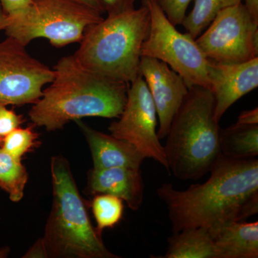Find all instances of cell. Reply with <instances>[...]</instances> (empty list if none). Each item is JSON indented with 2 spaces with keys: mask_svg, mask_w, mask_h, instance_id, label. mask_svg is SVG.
Returning a JSON list of instances; mask_svg holds the SVG:
<instances>
[{
  "mask_svg": "<svg viewBox=\"0 0 258 258\" xmlns=\"http://www.w3.org/2000/svg\"><path fill=\"white\" fill-rule=\"evenodd\" d=\"M91 208L96 229L101 233L103 230L112 228L119 223L123 218L124 205L123 200L108 194H98L93 198Z\"/></svg>",
  "mask_w": 258,
  "mask_h": 258,
  "instance_id": "cell-20",
  "label": "cell"
},
{
  "mask_svg": "<svg viewBox=\"0 0 258 258\" xmlns=\"http://www.w3.org/2000/svg\"><path fill=\"white\" fill-rule=\"evenodd\" d=\"M217 258H257L258 222L235 221L208 230Z\"/></svg>",
  "mask_w": 258,
  "mask_h": 258,
  "instance_id": "cell-15",
  "label": "cell"
},
{
  "mask_svg": "<svg viewBox=\"0 0 258 258\" xmlns=\"http://www.w3.org/2000/svg\"><path fill=\"white\" fill-rule=\"evenodd\" d=\"M118 120L108 130L117 139L126 141L169 172L164 146L157 135V113L147 83L141 75L129 85L126 103Z\"/></svg>",
  "mask_w": 258,
  "mask_h": 258,
  "instance_id": "cell-10",
  "label": "cell"
},
{
  "mask_svg": "<svg viewBox=\"0 0 258 258\" xmlns=\"http://www.w3.org/2000/svg\"><path fill=\"white\" fill-rule=\"evenodd\" d=\"M8 18L7 36L25 46L42 37L56 47L81 42L86 29L103 19L101 13L76 0H31L21 13Z\"/></svg>",
  "mask_w": 258,
  "mask_h": 258,
  "instance_id": "cell-6",
  "label": "cell"
},
{
  "mask_svg": "<svg viewBox=\"0 0 258 258\" xmlns=\"http://www.w3.org/2000/svg\"><path fill=\"white\" fill-rule=\"evenodd\" d=\"M254 19L258 20V0H242Z\"/></svg>",
  "mask_w": 258,
  "mask_h": 258,
  "instance_id": "cell-28",
  "label": "cell"
},
{
  "mask_svg": "<svg viewBox=\"0 0 258 258\" xmlns=\"http://www.w3.org/2000/svg\"><path fill=\"white\" fill-rule=\"evenodd\" d=\"M28 174L21 160L15 159L0 148V187L9 195L11 201L23 198Z\"/></svg>",
  "mask_w": 258,
  "mask_h": 258,
  "instance_id": "cell-19",
  "label": "cell"
},
{
  "mask_svg": "<svg viewBox=\"0 0 258 258\" xmlns=\"http://www.w3.org/2000/svg\"><path fill=\"white\" fill-rule=\"evenodd\" d=\"M196 42L210 60L240 63L257 57L258 20L244 3L218 13Z\"/></svg>",
  "mask_w": 258,
  "mask_h": 258,
  "instance_id": "cell-8",
  "label": "cell"
},
{
  "mask_svg": "<svg viewBox=\"0 0 258 258\" xmlns=\"http://www.w3.org/2000/svg\"><path fill=\"white\" fill-rule=\"evenodd\" d=\"M220 132L211 91L203 86L189 88L166 137L169 172L182 181L206 175L221 154Z\"/></svg>",
  "mask_w": 258,
  "mask_h": 258,
  "instance_id": "cell-3",
  "label": "cell"
},
{
  "mask_svg": "<svg viewBox=\"0 0 258 258\" xmlns=\"http://www.w3.org/2000/svg\"><path fill=\"white\" fill-rule=\"evenodd\" d=\"M105 13L118 14L134 9L136 0H101Z\"/></svg>",
  "mask_w": 258,
  "mask_h": 258,
  "instance_id": "cell-24",
  "label": "cell"
},
{
  "mask_svg": "<svg viewBox=\"0 0 258 258\" xmlns=\"http://www.w3.org/2000/svg\"><path fill=\"white\" fill-rule=\"evenodd\" d=\"M53 70L50 86L29 112L35 125L51 132L85 117L114 118L121 114L128 83L86 69L74 55L62 57Z\"/></svg>",
  "mask_w": 258,
  "mask_h": 258,
  "instance_id": "cell-2",
  "label": "cell"
},
{
  "mask_svg": "<svg viewBox=\"0 0 258 258\" xmlns=\"http://www.w3.org/2000/svg\"><path fill=\"white\" fill-rule=\"evenodd\" d=\"M30 3L31 0H0V4L8 18H13L21 13Z\"/></svg>",
  "mask_w": 258,
  "mask_h": 258,
  "instance_id": "cell-25",
  "label": "cell"
},
{
  "mask_svg": "<svg viewBox=\"0 0 258 258\" xmlns=\"http://www.w3.org/2000/svg\"><path fill=\"white\" fill-rule=\"evenodd\" d=\"M76 1L79 2L89 8L97 10L101 14L105 13L104 8H103L101 0H76Z\"/></svg>",
  "mask_w": 258,
  "mask_h": 258,
  "instance_id": "cell-27",
  "label": "cell"
},
{
  "mask_svg": "<svg viewBox=\"0 0 258 258\" xmlns=\"http://www.w3.org/2000/svg\"><path fill=\"white\" fill-rule=\"evenodd\" d=\"M210 90L215 98V118L220 121L240 98L258 86V57L240 63L210 60Z\"/></svg>",
  "mask_w": 258,
  "mask_h": 258,
  "instance_id": "cell-12",
  "label": "cell"
},
{
  "mask_svg": "<svg viewBox=\"0 0 258 258\" xmlns=\"http://www.w3.org/2000/svg\"><path fill=\"white\" fill-rule=\"evenodd\" d=\"M236 123L240 124L256 125L258 124V108L244 111L240 113Z\"/></svg>",
  "mask_w": 258,
  "mask_h": 258,
  "instance_id": "cell-26",
  "label": "cell"
},
{
  "mask_svg": "<svg viewBox=\"0 0 258 258\" xmlns=\"http://www.w3.org/2000/svg\"><path fill=\"white\" fill-rule=\"evenodd\" d=\"M242 3V0H195L191 12L181 25L194 39L201 35L220 12Z\"/></svg>",
  "mask_w": 258,
  "mask_h": 258,
  "instance_id": "cell-18",
  "label": "cell"
},
{
  "mask_svg": "<svg viewBox=\"0 0 258 258\" xmlns=\"http://www.w3.org/2000/svg\"><path fill=\"white\" fill-rule=\"evenodd\" d=\"M149 9L150 27L142 47V56L167 64L184 79L188 88L203 86L210 89V60L187 32L178 31L154 0H142Z\"/></svg>",
  "mask_w": 258,
  "mask_h": 258,
  "instance_id": "cell-7",
  "label": "cell"
},
{
  "mask_svg": "<svg viewBox=\"0 0 258 258\" xmlns=\"http://www.w3.org/2000/svg\"><path fill=\"white\" fill-rule=\"evenodd\" d=\"M221 154L235 159H252L258 155V124L235 123L228 128H220Z\"/></svg>",
  "mask_w": 258,
  "mask_h": 258,
  "instance_id": "cell-17",
  "label": "cell"
},
{
  "mask_svg": "<svg viewBox=\"0 0 258 258\" xmlns=\"http://www.w3.org/2000/svg\"><path fill=\"white\" fill-rule=\"evenodd\" d=\"M2 142H3V140L2 139H0V148L2 147Z\"/></svg>",
  "mask_w": 258,
  "mask_h": 258,
  "instance_id": "cell-30",
  "label": "cell"
},
{
  "mask_svg": "<svg viewBox=\"0 0 258 258\" xmlns=\"http://www.w3.org/2000/svg\"><path fill=\"white\" fill-rule=\"evenodd\" d=\"M164 258H217L210 231L202 227L186 228L168 237Z\"/></svg>",
  "mask_w": 258,
  "mask_h": 258,
  "instance_id": "cell-16",
  "label": "cell"
},
{
  "mask_svg": "<svg viewBox=\"0 0 258 258\" xmlns=\"http://www.w3.org/2000/svg\"><path fill=\"white\" fill-rule=\"evenodd\" d=\"M23 122V115L17 114L13 110L8 109L6 105L0 103V139L3 140Z\"/></svg>",
  "mask_w": 258,
  "mask_h": 258,
  "instance_id": "cell-23",
  "label": "cell"
},
{
  "mask_svg": "<svg viewBox=\"0 0 258 258\" xmlns=\"http://www.w3.org/2000/svg\"><path fill=\"white\" fill-rule=\"evenodd\" d=\"M87 188L94 195L108 194L117 197L134 211L143 203L144 184L141 169H93L89 172Z\"/></svg>",
  "mask_w": 258,
  "mask_h": 258,
  "instance_id": "cell-14",
  "label": "cell"
},
{
  "mask_svg": "<svg viewBox=\"0 0 258 258\" xmlns=\"http://www.w3.org/2000/svg\"><path fill=\"white\" fill-rule=\"evenodd\" d=\"M164 12L171 24L181 25L186 15V10L193 0H154Z\"/></svg>",
  "mask_w": 258,
  "mask_h": 258,
  "instance_id": "cell-22",
  "label": "cell"
},
{
  "mask_svg": "<svg viewBox=\"0 0 258 258\" xmlns=\"http://www.w3.org/2000/svg\"><path fill=\"white\" fill-rule=\"evenodd\" d=\"M9 24V18L5 13L1 4H0V31L5 30Z\"/></svg>",
  "mask_w": 258,
  "mask_h": 258,
  "instance_id": "cell-29",
  "label": "cell"
},
{
  "mask_svg": "<svg viewBox=\"0 0 258 258\" xmlns=\"http://www.w3.org/2000/svg\"><path fill=\"white\" fill-rule=\"evenodd\" d=\"M149 27L150 15L144 5L108 15L86 29L74 57L93 72L130 84L140 75L142 47Z\"/></svg>",
  "mask_w": 258,
  "mask_h": 258,
  "instance_id": "cell-5",
  "label": "cell"
},
{
  "mask_svg": "<svg viewBox=\"0 0 258 258\" xmlns=\"http://www.w3.org/2000/svg\"><path fill=\"white\" fill-rule=\"evenodd\" d=\"M91 149L93 169L113 167L141 169L145 157L133 144L93 129L81 120H75Z\"/></svg>",
  "mask_w": 258,
  "mask_h": 258,
  "instance_id": "cell-13",
  "label": "cell"
},
{
  "mask_svg": "<svg viewBox=\"0 0 258 258\" xmlns=\"http://www.w3.org/2000/svg\"><path fill=\"white\" fill-rule=\"evenodd\" d=\"M37 137L31 127H18L3 139L1 148L15 159L21 160L24 155L37 147Z\"/></svg>",
  "mask_w": 258,
  "mask_h": 258,
  "instance_id": "cell-21",
  "label": "cell"
},
{
  "mask_svg": "<svg viewBox=\"0 0 258 258\" xmlns=\"http://www.w3.org/2000/svg\"><path fill=\"white\" fill-rule=\"evenodd\" d=\"M204 184L184 191L161 184L157 194L167 208L172 232L186 228L212 230L243 221L258 212V160L220 154Z\"/></svg>",
  "mask_w": 258,
  "mask_h": 258,
  "instance_id": "cell-1",
  "label": "cell"
},
{
  "mask_svg": "<svg viewBox=\"0 0 258 258\" xmlns=\"http://www.w3.org/2000/svg\"><path fill=\"white\" fill-rule=\"evenodd\" d=\"M51 176L52 209L39 240L45 257H119L107 248L101 232L93 227L66 158H52Z\"/></svg>",
  "mask_w": 258,
  "mask_h": 258,
  "instance_id": "cell-4",
  "label": "cell"
},
{
  "mask_svg": "<svg viewBox=\"0 0 258 258\" xmlns=\"http://www.w3.org/2000/svg\"><path fill=\"white\" fill-rule=\"evenodd\" d=\"M139 74L149 88L157 110L159 139L166 138L173 118L189 91L184 79L167 64L158 59L142 56Z\"/></svg>",
  "mask_w": 258,
  "mask_h": 258,
  "instance_id": "cell-11",
  "label": "cell"
},
{
  "mask_svg": "<svg viewBox=\"0 0 258 258\" xmlns=\"http://www.w3.org/2000/svg\"><path fill=\"white\" fill-rule=\"evenodd\" d=\"M54 76V70L32 57L18 40L8 37L0 42V103L34 104Z\"/></svg>",
  "mask_w": 258,
  "mask_h": 258,
  "instance_id": "cell-9",
  "label": "cell"
}]
</instances>
